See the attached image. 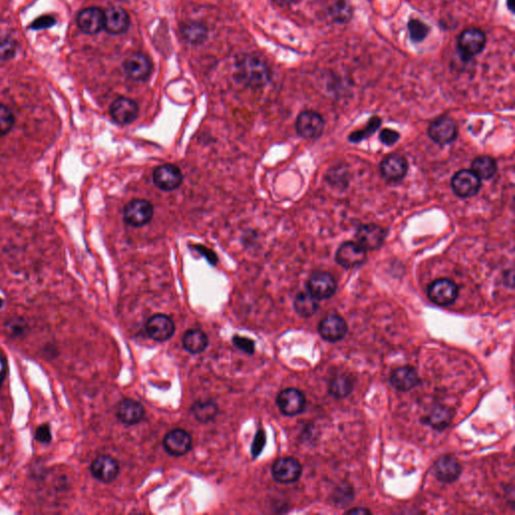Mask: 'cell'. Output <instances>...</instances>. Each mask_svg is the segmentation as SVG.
<instances>
[{
    "label": "cell",
    "mask_w": 515,
    "mask_h": 515,
    "mask_svg": "<svg viewBox=\"0 0 515 515\" xmlns=\"http://www.w3.org/2000/svg\"><path fill=\"white\" fill-rule=\"evenodd\" d=\"M380 124H382V120H380V118H378V117L376 116L372 117L365 128L352 132V133L350 134V137H348V140H350V142H352V144H358V142L363 141V140L367 139L369 136H371L372 134L376 133V132L378 131V128L380 127Z\"/></svg>",
    "instance_id": "836d02e7"
},
{
    "label": "cell",
    "mask_w": 515,
    "mask_h": 515,
    "mask_svg": "<svg viewBox=\"0 0 515 515\" xmlns=\"http://www.w3.org/2000/svg\"><path fill=\"white\" fill-rule=\"evenodd\" d=\"M408 30L412 42L422 43L429 34L430 27L420 19H411L408 23Z\"/></svg>",
    "instance_id": "e575fe53"
},
{
    "label": "cell",
    "mask_w": 515,
    "mask_h": 515,
    "mask_svg": "<svg viewBox=\"0 0 515 515\" xmlns=\"http://www.w3.org/2000/svg\"><path fill=\"white\" fill-rule=\"evenodd\" d=\"M129 25V15L122 8H111L104 12V29L109 34H124Z\"/></svg>",
    "instance_id": "603a6c76"
},
{
    "label": "cell",
    "mask_w": 515,
    "mask_h": 515,
    "mask_svg": "<svg viewBox=\"0 0 515 515\" xmlns=\"http://www.w3.org/2000/svg\"><path fill=\"white\" fill-rule=\"evenodd\" d=\"M36 439L41 443H49L52 439V433L51 429H49V426H40L36 432Z\"/></svg>",
    "instance_id": "7bdbcfd3"
},
{
    "label": "cell",
    "mask_w": 515,
    "mask_h": 515,
    "mask_svg": "<svg viewBox=\"0 0 515 515\" xmlns=\"http://www.w3.org/2000/svg\"><path fill=\"white\" fill-rule=\"evenodd\" d=\"M233 343L235 344L236 347L239 348L244 354H250V356L254 354L255 343L252 339H248V337L240 336V335H235L233 337Z\"/></svg>",
    "instance_id": "74e56055"
},
{
    "label": "cell",
    "mask_w": 515,
    "mask_h": 515,
    "mask_svg": "<svg viewBox=\"0 0 515 515\" xmlns=\"http://www.w3.org/2000/svg\"><path fill=\"white\" fill-rule=\"evenodd\" d=\"M459 289L450 279H438L428 288V297L439 306H449L457 299Z\"/></svg>",
    "instance_id": "5b68a950"
},
{
    "label": "cell",
    "mask_w": 515,
    "mask_h": 515,
    "mask_svg": "<svg viewBox=\"0 0 515 515\" xmlns=\"http://www.w3.org/2000/svg\"><path fill=\"white\" fill-rule=\"evenodd\" d=\"M380 170L387 181L398 183L404 179L408 173V160L400 154L389 155L380 163Z\"/></svg>",
    "instance_id": "e0dca14e"
},
{
    "label": "cell",
    "mask_w": 515,
    "mask_h": 515,
    "mask_svg": "<svg viewBox=\"0 0 515 515\" xmlns=\"http://www.w3.org/2000/svg\"><path fill=\"white\" fill-rule=\"evenodd\" d=\"M145 328L151 339L163 343L174 334L175 325L172 318L168 315L155 314L149 318Z\"/></svg>",
    "instance_id": "2e32d148"
},
{
    "label": "cell",
    "mask_w": 515,
    "mask_h": 515,
    "mask_svg": "<svg viewBox=\"0 0 515 515\" xmlns=\"http://www.w3.org/2000/svg\"><path fill=\"white\" fill-rule=\"evenodd\" d=\"M452 417L450 409L443 406L435 407L426 417V422L434 429L443 430L451 424Z\"/></svg>",
    "instance_id": "f546056e"
},
{
    "label": "cell",
    "mask_w": 515,
    "mask_h": 515,
    "mask_svg": "<svg viewBox=\"0 0 515 515\" xmlns=\"http://www.w3.org/2000/svg\"><path fill=\"white\" fill-rule=\"evenodd\" d=\"M119 464L111 456L101 455L91 464V473L103 483H111L118 476Z\"/></svg>",
    "instance_id": "d6986e66"
},
{
    "label": "cell",
    "mask_w": 515,
    "mask_h": 515,
    "mask_svg": "<svg viewBox=\"0 0 515 515\" xmlns=\"http://www.w3.org/2000/svg\"><path fill=\"white\" fill-rule=\"evenodd\" d=\"M302 474V466L295 458L278 459L272 467V475L278 483H294Z\"/></svg>",
    "instance_id": "30bf717a"
},
{
    "label": "cell",
    "mask_w": 515,
    "mask_h": 515,
    "mask_svg": "<svg viewBox=\"0 0 515 515\" xmlns=\"http://www.w3.org/2000/svg\"><path fill=\"white\" fill-rule=\"evenodd\" d=\"M471 170L480 179H484V181H488V179H492L497 172V163L495 159L492 157H476L472 161V165H471Z\"/></svg>",
    "instance_id": "4316f807"
},
{
    "label": "cell",
    "mask_w": 515,
    "mask_h": 515,
    "mask_svg": "<svg viewBox=\"0 0 515 515\" xmlns=\"http://www.w3.org/2000/svg\"><path fill=\"white\" fill-rule=\"evenodd\" d=\"M238 78L249 86H263L270 79L267 65L258 57H244L237 66Z\"/></svg>",
    "instance_id": "6da1fadb"
},
{
    "label": "cell",
    "mask_w": 515,
    "mask_h": 515,
    "mask_svg": "<svg viewBox=\"0 0 515 515\" xmlns=\"http://www.w3.org/2000/svg\"><path fill=\"white\" fill-rule=\"evenodd\" d=\"M417 372L414 367H402L393 371L391 376V384L401 391H408L419 385Z\"/></svg>",
    "instance_id": "d4e9b609"
},
{
    "label": "cell",
    "mask_w": 515,
    "mask_h": 515,
    "mask_svg": "<svg viewBox=\"0 0 515 515\" xmlns=\"http://www.w3.org/2000/svg\"><path fill=\"white\" fill-rule=\"evenodd\" d=\"M336 263L345 269H354L363 265L367 260V251L356 242H346L339 247L335 255Z\"/></svg>",
    "instance_id": "8fae6325"
},
{
    "label": "cell",
    "mask_w": 515,
    "mask_h": 515,
    "mask_svg": "<svg viewBox=\"0 0 515 515\" xmlns=\"http://www.w3.org/2000/svg\"><path fill=\"white\" fill-rule=\"evenodd\" d=\"M347 333V324L339 315L330 314L324 317L319 324V334L324 341L337 343Z\"/></svg>",
    "instance_id": "ac0fdd59"
},
{
    "label": "cell",
    "mask_w": 515,
    "mask_h": 515,
    "mask_svg": "<svg viewBox=\"0 0 515 515\" xmlns=\"http://www.w3.org/2000/svg\"><path fill=\"white\" fill-rule=\"evenodd\" d=\"M15 117L10 108L0 104V137L8 135L14 128Z\"/></svg>",
    "instance_id": "d590c367"
},
{
    "label": "cell",
    "mask_w": 515,
    "mask_h": 515,
    "mask_svg": "<svg viewBox=\"0 0 515 515\" xmlns=\"http://www.w3.org/2000/svg\"><path fill=\"white\" fill-rule=\"evenodd\" d=\"M348 514H369L371 512L365 510V508H356V510H352L347 512Z\"/></svg>",
    "instance_id": "f6af8a7d"
},
{
    "label": "cell",
    "mask_w": 515,
    "mask_h": 515,
    "mask_svg": "<svg viewBox=\"0 0 515 515\" xmlns=\"http://www.w3.org/2000/svg\"><path fill=\"white\" fill-rule=\"evenodd\" d=\"M352 389H354V387H352V380L344 376H339L332 378L330 382V387H328L330 395L336 398V399H341V398L350 395Z\"/></svg>",
    "instance_id": "1f68e13d"
},
{
    "label": "cell",
    "mask_w": 515,
    "mask_h": 515,
    "mask_svg": "<svg viewBox=\"0 0 515 515\" xmlns=\"http://www.w3.org/2000/svg\"><path fill=\"white\" fill-rule=\"evenodd\" d=\"M183 175L179 166L163 164L158 166L153 173V183L163 192H172L183 185Z\"/></svg>",
    "instance_id": "9c48e42d"
},
{
    "label": "cell",
    "mask_w": 515,
    "mask_h": 515,
    "mask_svg": "<svg viewBox=\"0 0 515 515\" xmlns=\"http://www.w3.org/2000/svg\"><path fill=\"white\" fill-rule=\"evenodd\" d=\"M399 132L395 131L393 129H384L380 131V139L382 144L387 145V146H391L395 144H397L398 140L400 139Z\"/></svg>",
    "instance_id": "ab89813d"
},
{
    "label": "cell",
    "mask_w": 515,
    "mask_h": 515,
    "mask_svg": "<svg viewBox=\"0 0 515 515\" xmlns=\"http://www.w3.org/2000/svg\"><path fill=\"white\" fill-rule=\"evenodd\" d=\"M78 25L87 34H96L104 29V12L98 8H88L78 15Z\"/></svg>",
    "instance_id": "7402d4cb"
},
{
    "label": "cell",
    "mask_w": 515,
    "mask_h": 515,
    "mask_svg": "<svg viewBox=\"0 0 515 515\" xmlns=\"http://www.w3.org/2000/svg\"><path fill=\"white\" fill-rule=\"evenodd\" d=\"M451 185L459 198H472L479 192L481 179L472 170H462L454 174Z\"/></svg>",
    "instance_id": "ba28073f"
},
{
    "label": "cell",
    "mask_w": 515,
    "mask_h": 515,
    "mask_svg": "<svg viewBox=\"0 0 515 515\" xmlns=\"http://www.w3.org/2000/svg\"><path fill=\"white\" fill-rule=\"evenodd\" d=\"M386 238V229L378 225H363L356 231V243L367 252L380 248L384 244Z\"/></svg>",
    "instance_id": "7c38bea8"
},
{
    "label": "cell",
    "mask_w": 515,
    "mask_h": 515,
    "mask_svg": "<svg viewBox=\"0 0 515 515\" xmlns=\"http://www.w3.org/2000/svg\"><path fill=\"white\" fill-rule=\"evenodd\" d=\"M276 3L280 4V5L285 6V5H290V4L293 3L295 0H274Z\"/></svg>",
    "instance_id": "bcb514c9"
},
{
    "label": "cell",
    "mask_w": 515,
    "mask_h": 515,
    "mask_svg": "<svg viewBox=\"0 0 515 515\" xmlns=\"http://www.w3.org/2000/svg\"><path fill=\"white\" fill-rule=\"evenodd\" d=\"M307 289L317 300L328 299L336 292V281L330 273L314 272L307 282Z\"/></svg>",
    "instance_id": "52a82bcc"
},
{
    "label": "cell",
    "mask_w": 515,
    "mask_h": 515,
    "mask_svg": "<svg viewBox=\"0 0 515 515\" xmlns=\"http://www.w3.org/2000/svg\"><path fill=\"white\" fill-rule=\"evenodd\" d=\"M163 447L166 453L175 457H181L192 450V436L185 430L170 431L164 437Z\"/></svg>",
    "instance_id": "9a60e30c"
},
{
    "label": "cell",
    "mask_w": 515,
    "mask_h": 515,
    "mask_svg": "<svg viewBox=\"0 0 515 515\" xmlns=\"http://www.w3.org/2000/svg\"><path fill=\"white\" fill-rule=\"evenodd\" d=\"M331 19L339 23H345L352 17V8L345 0H337L330 10Z\"/></svg>",
    "instance_id": "d6a6232c"
},
{
    "label": "cell",
    "mask_w": 515,
    "mask_h": 515,
    "mask_svg": "<svg viewBox=\"0 0 515 515\" xmlns=\"http://www.w3.org/2000/svg\"><path fill=\"white\" fill-rule=\"evenodd\" d=\"M304 395L296 389H283L277 397V404L283 415L293 417L303 412L305 408Z\"/></svg>",
    "instance_id": "5bb4252c"
},
{
    "label": "cell",
    "mask_w": 515,
    "mask_h": 515,
    "mask_svg": "<svg viewBox=\"0 0 515 515\" xmlns=\"http://www.w3.org/2000/svg\"><path fill=\"white\" fill-rule=\"evenodd\" d=\"M6 374H8V363H6V359L3 354L0 352V386L3 382Z\"/></svg>",
    "instance_id": "ee69618b"
},
{
    "label": "cell",
    "mask_w": 515,
    "mask_h": 515,
    "mask_svg": "<svg viewBox=\"0 0 515 515\" xmlns=\"http://www.w3.org/2000/svg\"><path fill=\"white\" fill-rule=\"evenodd\" d=\"M125 73L134 81H144L150 76L152 64L144 54H133L124 62Z\"/></svg>",
    "instance_id": "ffe728a7"
},
{
    "label": "cell",
    "mask_w": 515,
    "mask_h": 515,
    "mask_svg": "<svg viewBox=\"0 0 515 515\" xmlns=\"http://www.w3.org/2000/svg\"><path fill=\"white\" fill-rule=\"evenodd\" d=\"M192 248L194 249V250H196V252L200 253L201 256L205 257V259H207V261L209 262V264H211V265H216V263H218V259L216 253L209 250L207 247H203V244H194Z\"/></svg>",
    "instance_id": "60d3db41"
},
{
    "label": "cell",
    "mask_w": 515,
    "mask_h": 515,
    "mask_svg": "<svg viewBox=\"0 0 515 515\" xmlns=\"http://www.w3.org/2000/svg\"><path fill=\"white\" fill-rule=\"evenodd\" d=\"M181 36L192 45H201L207 40V30L200 23L190 21L181 27Z\"/></svg>",
    "instance_id": "f1b7e54d"
},
{
    "label": "cell",
    "mask_w": 515,
    "mask_h": 515,
    "mask_svg": "<svg viewBox=\"0 0 515 515\" xmlns=\"http://www.w3.org/2000/svg\"><path fill=\"white\" fill-rule=\"evenodd\" d=\"M324 120L317 112L306 110L298 115L296 131L304 139H316L323 133Z\"/></svg>",
    "instance_id": "277c9868"
},
{
    "label": "cell",
    "mask_w": 515,
    "mask_h": 515,
    "mask_svg": "<svg viewBox=\"0 0 515 515\" xmlns=\"http://www.w3.org/2000/svg\"><path fill=\"white\" fill-rule=\"evenodd\" d=\"M110 115L117 124H131L139 115V106L131 99L121 97L112 103Z\"/></svg>",
    "instance_id": "4fadbf2b"
},
{
    "label": "cell",
    "mask_w": 515,
    "mask_h": 515,
    "mask_svg": "<svg viewBox=\"0 0 515 515\" xmlns=\"http://www.w3.org/2000/svg\"><path fill=\"white\" fill-rule=\"evenodd\" d=\"M154 207L150 201L133 200L125 205L123 218L125 222L134 228H142L152 220Z\"/></svg>",
    "instance_id": "3957f363"
},
{
    "label": "cell",
    "mask_w": 515,
    "mask_h": 515,
    "mask_svg": "<svg viewBox=\"0 0 515 515\" xmlns=\"http://www.w3.org/2000/svg\"><path fill=\"white\" fill-rule=\"evenodd\" d=\"M117 417L127 426L140 423L144 419L145 411L139 402L131 399H124L119 402L116 410Z\"/></svg>",
    "instance_id": "44dd1931"
},
{
    "label": "cell",
    "mask_w": 515,
    "mask_h": 515,
    "mask_svg": "<svg viewBox=\"0 0 515 515\" xmlns=\"http://www.w3.org/2000/svg\"><path fill=\"white\" fill-rule=\"evenodd\" d=\"M435 475L444 483H451L458 479L461 465L453 456H444L435 463Z\"/></svg>",
    "instance_id": "cb8c5ba5"
},
{
    "label": "cell",
    "mask_w": 515,
    "mask_h": 515,
    "mask_svg": "<svg viewBox=\"0 0 515 515\" xmlns=\"http://www.w3.org/2000/svg\"><path fill=\"white\" fill-rule=\"evenodd\" d=\"M486 41V34L477 27L463 30L457 41L458 53L461 58L464 62H469L481 54L485 49Z\"/></svg>",
    "instance_id": "7a4b0ae2"
},
{
    "label": "cell",
    "mask_w": 515,
    "mask_h": 515,
    "mask_svg": "<svg viewBox=\"0 0 515 515\" xmlns=\"http://www.w3.org/2000/svg\"><path fill=\"white\" fill-rule=\"evenodd\" d=\"M431 139L436 144L446 145L452 144L458 136V127L453 119L441 116L431 123L428 129Z\"/></svg>",
    "instance_id": "8992f818"
},
{
    "label": "cell",
    "mask_w": 515,
    "mask_h": 515,
    "mask_svg": "<svg viewBox=\"0 0 515 515\" xmlns=\"http://www.w3.org/2000/svg\"><path fill=\"white\" fill-rule=\"evenodd\" d=\"M56 19L54 17L49 16V15H43V16L38 17L34 23H32V29L34 30H45L47 27H52L55 25Z\"/></svg>",
    "instance_id": "b9f144b4"
},
{
    "label": "cell",
    "mask_w": 515,
    "mask_h": 515,
    "mask_svg": "<svg viewBox=\"0 0 515 515\" xmlns=\"http://www.w3.org/2000/svg\"><path fill=\"white\" fill-rule=\"evenodd\" d=\"M266 442H267V436H266L265 431L262 429L258 431L254 441H253L252 448H251L253 458H257L262 453Z\"/></svg>",
    "instance_id": "f35d334b"
},
{
    "label": "cell",
    "mask_w": 515,
    "mask_h": 515,
    "mask_svg": "<svg viewBox=\"0 0 515 515\" xmlns=\"http://www.w3.org/2000/svg\"><path fill=\"white\" fill-rule=\"evenodd\" d=\"M183 345L186 352L192 354H198L205 352L209 345V339L203 331L190 330L183 335Z\"/></svg>",
    "instance_id": "484cf974"
},
{
    "label": "cell",
    "mask_w": 515,
    "mask_h": 515,
    "mask_svg": "<svg viewBox=\"0 0 515 515\" xmlns=\"http://www.w3.org/2000/svg\"><path fill=\"white\" fill-rule=\"evenodd\" d=\"M506 4H507L508 10H510V12H514V0H507V1H506Z\"/></svg>",
    "instance_id": "7dc6e473"
},
{
    "label": "cell",
    "mask_w": 515,
    "mask_h": 515,
    "mask_svg": "<svg viewBox=\"0 0 515 515\" xmlns=\"http://www.w3.org/2000/svg\"><path fill=\"white\" fill-rule=\"evenodd\" d=\"M192 414L201 423H209L215 420L218 413V406L214 402H196L192 408Z\"/></svg>",
    "instance_id": "4dcf8cb0"
},
{
    "label": "cell",
    "mask_w": 515,
    "mask_h": 515,
    "mask_svg": "<svg viewBox=\"0 0 515 515\" xmlns=\"http://www.w3.org/2000/svg\"><path fill=\"white\" fill-rule=\"evenodd\" d=\"M16 42L10 36H0V60H8L16 54Z\"/></svg>",
    "instance_id": "8d00e7d4"
},
{
    "label": "cell",
    "mask_w": 515,
    "mask_h": 515,
    "mask_svg": "<svg viewBox=\"0 0 515 515\" xmlns=\"http://www.w3.org/2000/svg\"><path fill=\"white\" fill-rule=\"evenodd\" d=\"M318 301L309 292H301L294 300V308L302 317H310L318 310Z\"/></svg>",
    "instance_id": "83f0119b"
}]
</instances>
